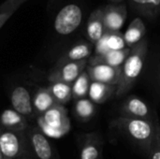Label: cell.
<instances>
[{"label": "cell", "instance_id": "3957f363", "mask_svg": "<svg viewBox=\"0 0 160 159\" xmlns=\"http://www.w3.org/2000/svg\"><path fill=\"white\" fill-rule=\"evenodd\" d=\"M37 127L47 138L58 139L65 136L71 127L67 109L63 105L56 104L37 117Z\"/></svg>", "mask_w": 160, "mask_h": 159}, {"label": "cell", "instance_id": "4316f807", "mask_svg": "<svg viewBox=\"0 0 160 159\" xmlns=\"http://www.w3.org/2000/svg\"><path fill=\"white\" fill-rule=\"evenodd\" d=\"M155 80H156V86L158 89V92L160 96V59L158 60L155 69Z\"/></svg>", "mask_w": 160, "mask_h": 159}, {"label": "cell", "instance_id": "30bf717a", "mask_svg": "<svg viewBox=\"0 0 160 159\" xmlns=\"http://www.w3.org/2000/svg\"><path fill=\"white\" fill-rule=\"evenodd\" d=\"M79 142L80 159H103L104 141L99 133L82 134Z\"/></svg>", "mask_w": 160, "mask_h": 159}, {"label": "cell", "instance_id": "f1b7e54d", "mask_svg": "<svg viewBox=\"0 0 160 159\" xmlns=\"http://www.w3.org/2000/svg\"><path fill=\"white\" fill-rule=\"evenodd\" d=\"M17 159H35V158H34V157L32 156V154H31L30 150H28L26 153H24L23 155H22L20 157H18Z\"/></svg>", "mask_w": 160, "mask_h": 159}, {"label": "cell", "instance_id": "7a4b0ae2", "mask_svg": "<svg viewBox=\"0 0 160 159\" xmlns=\"http://www.w3.org/2000/svg\"><path fill=\"white\" fill-rule=\"evenodd\" d=\"M148 55V40L143 38L130 48V52L124 62L120 82L117 85L115 97L120 98L126 96L135 85L141 75Z\"/></svg>", "mask_w": 160, "mask_h": 159}, {"label": "cell", "instance_id": "8fae6325", "mask_svg": "<svg viewBox=\"0 0 160 159\" xmlns=\"http://www.w3.org/2000/svg\"><path fill=\"white\" fill-rule=\"evenodd\" d=\"M104 8V26L106 32H118L124 26L128 17V7L125 3L111 4Z\"/></svg>", "mask_w": 160, "mask_h": 159}, {"label": "cell", "instance_id": "e0dca14e", "mask_svg": "<svg viewBox=\"0 0 160 159\" xmlns=\"http://www.w3.org/2000/svg\"><path fill=\"white\" fill-rule=\"evenodd\" d=\"M132 10L141 17L154 20L160 14V0H128Z\"/></svg>", "mask_w": 160, "mask_h": 159}, {"label": "cell", "instance_id": "d4e9b609", "mask_svg": "<svg viewBox=\"0 0 160 159\" xmlns=\"http://www.w3.org/2000/svg\"><path fill=\"white\" fill-rule=\"evenodd\" d=\"M107 37V43L110 51H117L128 48L124 39V34L118 32H105Z\"/></svg>", "mask_w": 160, "mask_h": 159}, {"label": "cell", "instance_id": "52a82bcc", "mask_svg": "<svg viewBox=\"0 0 160 159\" xmlns=\"http://www.w3.org/2000/svg\"><path fill=\"white\" fill-rule=\"evenodd\" d=\"M88 60H82L78 62H69L62 65H55L53 69L50 72L48 80L50 83L61 82L72 84L77 78L86 69Z\"/></svg>", "mask_w": 160, "mask_h": 159}, {"label": "cell", "instance_id": "9a60e30c", "mask_svg": "<svg viewBox=\"0 0 160 159\" xmlns=\"http://www.w3.org/2000/svg\"><path fill=\"white\" fill-rule=\"evenodd\" d=\"M129 52L130 48H125L123 50L110 51L104 54H93L88 59V66L107 65L111 67H122Z\"/></svg>", "mask_w": 160, "mask_h": 159}, {"label": "cell", "instance_id": "2e32d148", "mask_svg": "<svg viewBox=\"0 0 160 159\" xmlns=\"http://www.w3.org/2000/svg\"><path fill=\"white\" fill-rule=\"evenodd\" d=\"M0 127L6 129L25 131L29 127L28 120L13 109H7L0 114Z\"/></svg>", "mask_w": 160, "mask_h": 159}, {"label": "cell", "instance_id": "4fadbf2b", "mask_svg": "<svg viewBox=\"0 0 160 159\" xmlns=\"http://www.w3.org/2000/svg\"><path fill=\"white\" fill-rule=\"evenodd\" d=\"M104 26V8L98 7L91 12L88 17L85 34L89 42L92 44H96L104 35L105 33Z\"/></svg>", "mask_w": 160, "mask_h": 159}, {"label": "cell", "instance_id": "7c38bea8", "mask_svg": "<svg viewBox=\"0 0 160 159\" xmlns=\"http://www.w3.org/2000/svg\"><path fill=\"white\" fill-rule=\"evenodd\" d=\"M86 71L90 77L91 82H102L106 84L117 86L122 74L121 67H111L107 65L88 66Z\"/></svg>", "mask_w": 160, "mask_h": 159}, {"label": "cell", "instance_id": "7402d4cb", "mask_svg": "<svg viewBox=\"0 0 160 159\" xmlns=\"http://www.w3.org/2000/svg\"><path fill=\"white\" fill-rule=\"evenodd\" d=\"M73 112L77 119L82 122H88L96 115L97 108L92 100L85 97L75 100Z\"/></svg>", "mask_w": 160, "mask_h": 159}, {"label": "cell", "instance_id": "484cf974", "mask_svg": "<svg viewBox=\"0 0 160 159\" xmlns=\"http://www.w3.org/2000/svg\"><path fill=\"white\" fill-rule=\"evenodd\" d=\"M25 1L27 0H6L0 6V14H8L11 16Z\"/></svg>", "mask_w": 160, "mask_h": 159}, {"label": "cell", "instance_id": "44dd1931", "mask_svg": "<svg viewBox=\"0 0 160 159\" xmlns=\"http://www.w3.org/2000/svg\"><path fill=\"white\" fill-rule=\"evenodd\" d=\"M47 88L56 103L59 105L64 106L72 98V84L56 82H52Z\"/></svg>", "mask_w": 160, "mask_h": 159}, {"label": "cell", "instance_id": "603a6c76", "mask_svg": "<svg viewBox=\"0 0 160 159\" xmlns=\"http://www.w3.org/2000/svg\"><path fill=\"white\" fill-rule=\"evenodd\" d=\"M90 84L91 80L85 69L72 83V98L75 100L85 98L88 95Z\"/></svg>", "mask_w": 160, "mask_h": 159}, {"label": "cell", "instance_id": "8992f818", "mask_svg": "<svg viewBox=\"0 0 160 159\" xmlns=\"http://www.w3.org/2000/svg\"><path fill=\"white\" fill-rule=\"evenodd\" d=\"M29 150L35 159H60L58 152L38 127L29 126L25 130Z\"/></svg>", "mask_w": 160, "mask_h": 159}, {"label": "cell", "instance_id": "ba28073f", "mask_svg": "<svg viewBox=\"0 0 160 159\" xmlns=\"http://www.w3.org/2000/svg\"><path fill=\"white\" fill-rule=\"evenodd\" d=\"M119 114L123 117L145 120H153L155 116V112L153 113L149 105L135 95H130L125 98L119 108Z\"/></svg>", "mask_w": 160, "mask_h": 159}, {"label": "cell", "instance_id": "f546056e", "mask_svg": "<svg viewBox=\"0 0 160 159\" xmlns=\"http://www.w3.org/2000/svg\"><path fill=\"white\" fill-rule=\"evenodd\" d=\"M110 2H112V4H121L124 0H109Z\"/></svg>", "mask_w": 160, "mask_h": 159}, {"label": "cell", "instance_id": "ac0fdd59", "mask_svg": "<svg viewBox=\"0 0 160 159\" xmlns=\"http://www.w3.org/2000/svg\"><path fill=\"white\" fill-rule=\"evenodd\" d=\"M146 26L141 17H136L129 23L124 34V39L128 48H132L137 43L145 38Z\"/></svg>", "mask_w": 160, "mask_h": 159}, {"label": "cell", "instance_id": "cb8c5ba5", "mask_svg": "<svg viewBox=\"0 0 160 159\" xmlns=\"http://www.w3.org/2000/svg\"><path fill=\"white\" fill-rule=\"evenodd\" d=\"M154 120H155V127H156L155 136L147 157L148 159H160V121L156 112H155Z\"/></svg>", "mask_w": 160, "mask_h": 159}, {"label": "cell", "instance_id": "6da1fadb", "mask_svg": "<svg viewBox=\"0 0 160 159\" xmlns=\"http://www.w3.org/2000/svg\"><path fill=\"white\" fill-rule=\"evenodd\" d=\"M155 117V116H154ZM110 127L148 155L155 136V120L119 116L112 120Z\"/></svg>", "mask_w": 160, "mask_h": 159}, {"label": "cell", "instance_id": "5b68a950", "mask_svg": "<svg viewBox=\"0 0 160 159\" xmlns=\"http://www.w3.org/2000/svg\"><path fill=\"white\" fill-rule=\"evenodd\" d=\"M83 21V10L75 3L64 6L56 14L53 29L60 36H69L77 31Z\"/></svg>", "mask_w": 160, "mask_h": 159}, {"label": "cell", "instance_id": "ffe728a7", "mask_svg": "<svg viewBox=\"0 0 160 159\" xmlns=\"http://www.w3.org/2000/svg\"><path fill=\"white\" fill-rule=\"evenodd\" d=\"M32 103L35 113L38 116L42 115L57 103L49 92L48 88L40 87L36 90L32 96Z\"/></svg>", "mask_w": 160, "mask_h": 159}, {"label": "cell", "instance_id": "5bb4252c", "mask_svg": "<svg viewBox=\"0 0 160 159\" xmlns=\"http://www.w3.org/2000/svg\"><path fill=\"white\" fill-rule=\"evenodd\" d=\"M94 44L89 41H80L68 49L57 60L55 65H62L69 62L88 60L93 52Z\"/></svg>", "mask_w": 160, "mask_h": 159}, {"label": "cell", "instance_id": "9c48e42d", "mask_svg": "<svg viewBox=\"0 0 160 159\" xmlns=\"http://www.w3.org/2000/svg\"><path fill=\"white\" fill-rule=\"evenodd\" d=\"M9 98L12 109L27 120L34 119L37 116L33 108L32 96L25 86L15 85L10 91Z\"/></svg>", "mask_w": 160, "mask_h": 159}, {"label": "cell", "instance_id": "4dcf8cb0", "mask_svg": "<svg viewBox=\"0 0 160 159\" xmlns=\"http://www.w3.org/2000/svg\"><path fill=\"white\" fill-rule=\"evenodd\" d=\"M0 159H3L2 158V155H1V151H0Z\"/></svg>", "mask_w": 160, "mask_h": 159}, {"label": "cell", "instance_id": "d6986e66", "mask_svg": "<svg viewBox=\"0 0 160 159\" xmlns=\"http://www.w3.org/2000/svg\"><path fill=\"white\" fill-rule=\"evenodd\" d=\"M117 86L106 84L102 82H91L89 87V99L92 100L95 104H103L112 98V96H115Z\"/></svg>", "mask_w": 160, "mask_h": 159}, {"label": "cell", "instance_id": "277c9868", "mask_svg": "<svg viewBox=\"0 0 160 159\" xmlns=\"http://www.w3.org/2000/svg\"><path fill=\"white\" fill-rule=\"evenodd\" d=\"M29 150L25 131L6 129L0 127V151L3 159H17Z\"/></svg>", "mask_w": 160, "mask_h": 159}, {"label": "cell", "instance_id": "83f0119b", "mask_svg": "<svg viewBox=\"0 0 160 159\" xmlns=\"http://www.w3.org/2000/svg\"><path fill=\"white\" fill-rule=\"evenodd\" d=\"M10 15L8 14H0V28L4 25V23L8 20Z\"/></svg>", "mask_w": 160, "mask_h": 159}]
</instances>
